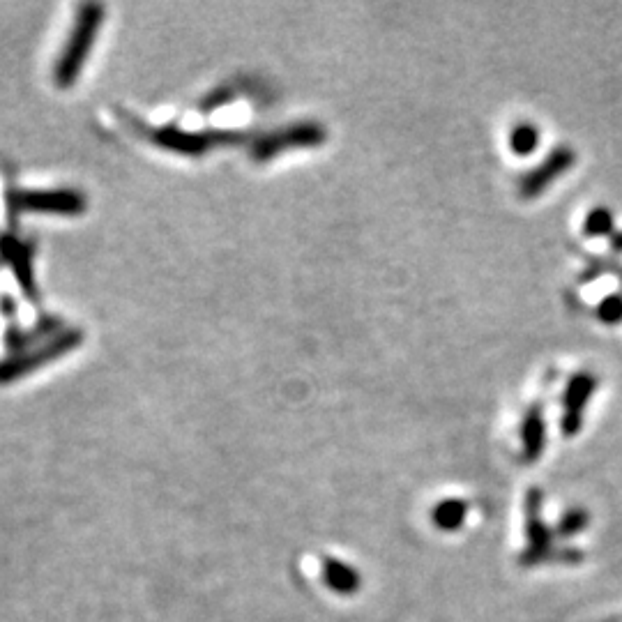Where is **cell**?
<instances>
[{"mask_svg":"<svg viewBox=\"0 0 622 622\" xmlns=\"http://www.w3.org/2000/svg\"><path fill=\"white\" fill-rule=\"evenodd\" d=\"M519 436H521L523 461L535 464V461L544 454V447H546V417H544L542 401L528 406V411L523 413Z\"/></svg>","mask_w":622,"mask_h":622,"instance_id":"4","label":"cell"},{"mask_svg":"<svg viewBox=\"0 0 622 622\" xmlns=\"http://www.w3.org/2000/svg\"><path fill=\"white\" fill-rule=\"evenodd\" d=\"M595 316H597V321L604 323V325L622 323V295L611 293V295H606L604 300H599V305L595 309Z\"/></svg>","mask_w":622,"mask_h":622,"instance_id":"10","label":"cell"},{"mask_svg":"<svg viewBox=\"0 0 622 622\" xmlns=\"http://www.w3.org/2000/svg\"><path fill=\"white\" fill-rule=\"evenodd\" d=\"M590 523V517L586 510H581V507H574V510L565 512L563 517H560V521L556 523V530H553V537H563V540H567V537H574L583 533V530L588 528Z\"/></svg>","mask_w":622,"mask_h":622,"instance_id":"9","label":"cell"},{"mask_svg":"<svg viewBox=\"0 0 622 622\" xmlns=\"http://www.w3.org/2000/svg\"><path fill=\"white\" fill-rule=\"evenodd\" d=\"M597 376L593 371H576L567 383L563 394V417H560V429L567 438L581 434L583 417H586V408L597 392Z\"/></svg>","mask_w":622,"mask_h":622,"instance_id":"2","label":"cell"},{"mask_svg":"<svg viewBox=\"0 0 622 622\" xmlns=\"http://www.w3.org/2000/svg\"><path fill=\"white\" fill-rule=\"evenodd\" d=\"M540 141H542L540 127L530 123V120H521V123L514 125L510 132V150L517 157L533 155L535 150L540 148Z\"/></svg>","mask_w":622,"mask_h":622,"instance_id":"6","label":"cell"},{"mask_svg":"<svg viewBox=\"0 0 622 622\" xmlns=\"http://www.w3.org/2000/svg\"><path fill=\"white\" fill-rule=\"evenodd\" d=\"M466 514H468L466 500L445 498L434 507V512H431V519H434L436 526L445 530V533H452V530H459L461 526H464Z\"/></svg>","mask_w":622,"mask_h":622,"instance_id":"5","label":"cell"},{"mask_svg":"<svg viewBox=\"0 0 622 622\" xmlns=\"http://www.w3.org/2000/svg\"><path fill=\"white\" fill-rule=\"evenodd\" d=\"M526 533H528V549L523 553L521 560L526 565L542 563L549 558L551 542H553V530L546 526L542 519V493L530 491L526 500Z\"/></svg>","mask_w":622,"mask_h":622,"instance_id":"3","label":"cell"},{"mask_svg":"<svg viewBox=\"0 0 622 622\" xmlns=\"http://www.w3.org/2000/svg\"><path fill=\"white\" fill-rule=\"evenodd\" d=\"M579 155L574 153L570 146H556L546 155L535 169H530L526 176L519 180V196L523 201H533L537 196H542L553 182L560 180L572 171Z\"/></svg>","mask_w":622,"mask_h":622,"instance_id":"1","label":"cell"},{"mask_svg":"<svg viewBox=\"0 0 622 622\" xmlns=\"http://www.w3.org/2000/svg\"><path fill=\"white\" fill-rule=\"evenodd\" d=\"M325 581L328 586L341 595H351L360 588V574L339 560H328L325 563Z\"/></svg>","mask_w":622,"mask_h":622,"instance_id":"7","label":"cell"},{"mask_svg":"<svg viewBox=\"0 0 622 622\" xmlns=\"http://www.w3.org/2000/svg\"><path fill=\"white\" fill-rule=\"evenodd\" d=\"M613 226H616L613 212L606 206H597L586 215L583 235H586V238H606V235L613 233Z\"/></svg>","mask_w":622,"mask_h":622,"instance_id":"8","label":"cell"}]
</instances>
